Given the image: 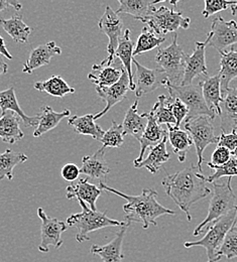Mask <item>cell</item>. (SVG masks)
<instances>
[{"mask_svg":"<svg viewBox=\"0 0 237 262\" xmlns=\"http://www.w3.org/2000/svg\"><path fill=\"white\" fill-rule=\"evenodd\" d=\"M207 181L198 166L191 164L190 166L167 176L162 185L166 194L186 213L188 221H192L190 214L191 207L211 194Z\"/></svg>","mask_w":237,"mask_h":262,"instance_id":"1","label":"cell"},{"mask_svg":"<svg viewBox=\"0 0 237 262\" xmlns=\"http://www.w3.org/2000/svg\"><path fill=\"white\" fill-rule=\"evenodd\" d=\"M100 189L126 200L123 206L125 219L127 223H141L143 229H147L150 225L158 226L157 219L163 215H175L176 212L162 206L158 200V192L153 189H144L138 196H130L120 191L108 187L104 182L99 184Z\"/></svg>","mask_w":237,"mask_h":262,"instance_id":"2","label":"cell"},{"mask_svg":"<svg viewBox=\"0 0 237 262\" xmlns=\"http://www.w3.org/2000/svg\"><path fill=\"white\" fill-rule=\"evenodd\" d=\"M78 202L82 208V212L71 215L67 219V225L71 227H75L78 230L76 234V240L79 243L89 241V234L94 231L107 227H122L127 223L109 218L107 216L106 211L99 212L97 210H91L87 206V204L81 200H78Z\"/></svg>","mask_w":237,"mask_h":262,"instance_id":"3","label":"cell"},{"mask_svg":"<svg viewBox=\"0 0 237 262\" xmlns=\"http://www.w3.org/2000/svg\"><path fill=\"white\" fill-rule=\"evenodd\" d=\"M231 181L232 178H228L227 181L224 183H212L213 194L208 209V215L204 219L203 222L194 230V236L200 235V233L205 227H207L208 224L217 221L221 217L227 215L232 210L236 209L237 198L231 187Z\"/></svg>","mask_w":237,"mask_h":262,"instance_id":"4","label":"cell"},{"mask_svg":"<svg viewBox=\"0 0 237 262\" xmlns=\"http://www.w3.org/2000/svg\"><path fill=\"white\" fill-rule=\"evenodd\" d=\"M237 221V208L229 212L227 215L221 217L217 221L213 222V224L209 227L207 233L202 239L198 241L185 242L184 246L186 248L191 247H203L207 252L208 261H219L217 256L218 250L220 249L227 233L232 229Z\"/></svg>","mask_w":237,"mask_h":262,"instance_id":"5","label":"cell"},{"mask_svg":"<svg viewBox=\"0 0 237 262\" xmlns=\"http://www.w3.org/2000/svg\"><path fill=\"white\" fill-rule=\"evenodd\" d=\"M187 55L178 45V34L175 33L169 47L160 48L156 56V62L167 74L170 85L181 86L185 74Z\"/></svg>","mask_w":237,"mask_h":262,"instance_id":"6","label":"cell"},{"mask_svg":"<svg viewBox=\"0 0 237 262\" xmlns=\"http://www.w3.org/2000/svg\"><path fill=\"white\" fill-rule=\"evenodd\" d=\"M202 83L199 81L196 84L188 86H175L168 83L167 89L169 91V97L181 100L188 108L189 114L187 118L196 116H207L211 120H214L216 114L212 112L206 105L202 93Z\"/></svg>","mask_w":237,"mask_h":262,"instance_id":"7","label":"cell"},{"mask_svg":"<svg viewBox=\"0 0 237 262\" xmlns=\"http://www.w3.org/2000/svg\"><path fill=\"white\" fill-rule=\"evenodd\" d=\"M139 20L147 25V28L157 34L175 33L179 29L188 30L191 24V18L185 17L182 12L166 6L157 8L152 14Z\"/></svg>","mask_w":237,"mask_h":262,"instance_id":"8","label":"cell"},{"mask_svg":"<svg viewBox=\"0 0 237 262\" xmlns=\"http://www.w3.org/2000/svg\"><path fill=\"white\" fill-rule=\"evenodd\" d=\"M185 129L191 135L193 144L196 147V155L198 158L197 166L202 172L204 162L203 152L205 148L210 144H218L219 137L215 135L212 120L207 116H196L186 118Z\"/></svg>","mask_w":237,"mask_h":262,"instance_id":"9","label":"cell"},{"mask_svg":"<svg viewBox=\"0 0 237 262\" xmlns=\"http://www.w3.org/2000/svg\"><path fill=\"white\" fill-rule=\"evenodd\" d=\"M207 46L216 49L219 54L227 52L228 48L237 46V23L235 20L226 21L221 16L213 19L211 32L207 34L205 40Z\"/></svg>","mask_w":237,"mask_h":262,"instance_id":"10","label":"cell"},{"mask_svg":"<svg viewBox=\"0 0 237 262\" xmlns=\"http://www.w3.org/2000/svg\"><path fill=\"white\" fill-rule=\"evenodd\" d=\"M37 215L41 221L40 244L38 245V251L41 253H48L51 246L56 249L61 248L63 245L62 234L68 229V225L57 218L49 217L42 208L37 209Z\"/></svg>","mask_w":237,"mask_h":262,"instance_id":"11","label":"cell"},{"mask_svg":"<svg viewBox=\"0 0 237 262\" xmlns=\"http://www.w3.org/2000/svg\"><path fill=\"white\" fill-rule=\"evenodd\" d=\"M122 27L123 23L119 14H117L116 11H114L109 5H107L101 18L98 21V28L100 32L106 34L109 38V42L107 46L108 57L103 60L108 65H112L115 60V52L121 38Z\"/></svg>","mask_w":237,"mask_h":262,"instance_id":"12","label":"cell"},{"mask_svg":"<svg viewBox=\"0 0 237 262\" xmlns=\"http://www.w3.org/2000/svg\"><path fill=\"white\" fill-rule=\"evenodd\" d=\"M133 63L136 68V95L137 98L152 93L160 87H167L169 79L163 69H147L140 65L134 58Z\"/></svg>","mask_w":237,"mask_h":262,"instance_id":"13","label":"cell"},{"mask_svg":"<svg viewBox=\"0 0 237 262\" xmlns=\"http://www.w3.org/2000/svg\"><path fill=\"white\" fill-rule=\"evenodd\" d=\"M128 90H130V78L124 68L122 71L121 78L116 84L110 87L96 88L97 94L106 103V105L102 111L95 114L94 116L95 121L101 118L102 116H104L114 105H116L117 103L121 102L123 99L125 98Z\"/></svg>","mask_w":237,"mask_h":262,"instance_id":"14","label":"cell"},{"mask_svg":"<svg viewBox=\"0 0 237 262\" xmlns=\"http://www.w3.org/2000/svg\"><path fill=\"white\" fill-rule=\"evenodd\" d=\"M195 50L191 56H187L185 74L181 86H188L193 84L195 78L203 76L208 77V69L206 65V47L207 43L204 41L195 42Z\"/></svg>","mask_w":237,"mask_h":262,"instance_id":"15","label":"cell"},{"mask_svg":"<svg viewBox=\"0 0 237 262\" xmlns=\"http://www.w3.org/2000/svg\"><path fill=\"white\" fill-rule=\"evenodd\" d=\"M101 195V189L97 185L89 183L87 179H79L69 185L66 189V196L68 200H81L93 211L97 210L96 202Z\"/></svg>","mask_w":237,"mask_h":262,"instance_id":"16","label":"cell"},{"mask_svg":"<svg viewBox=\"0 0 237 262\" xmlns=\"http://www.w3.org/2000/svg\"><path fill=\"white\" fill-rule=\"evenodd\" d=\"M130 225V223H126L122 226L108 244L103 246L96 244L92 245L90 253L100 256L103 262H122L124 258V255L122 254V244Z\"/></svg>","mask_w":237,"mask_h":262,"instance_id":"17","label":"cell"},{"mask_svg":"<svg viewBox=\"0 0 237 262\" xmlns=\"http://www.w3.org/2000/svg\"><path fill=\"white\" fill-rule=\"evenodd\" d=\"M62 54V49L56 45L55 41H50L36 47L32 50L28 61L24 64L23 72L32 74L36 69L49 65L51 60Z\"/></svg>","mask_w":237,"mask_h":262,"instance_id":"18","label":"cell"},{"mask_svg":"<svg viewBox=\"0 0 237 262\" xmlns=\"http://www.w3.org/2000/svg\"><path fill=\"white\" fill-rule=\"evenodd\" d=\"M221 113V129L225 134L237 131V87H232L222 94L220 104Z\"/></svg>","mask_w":237,"mask_h":262,"instance_id":"19","label":"cell"},{"mask_svg":"<svg viewBox=\"0 0 237 262\" xmlns=\"http://www.w3.org/2000/svg\"><path fill=\"white\" fill-rule=\"evenodd\" d=\"M166 136H168V128H165L162 125H159L153 119V117L149 115V113H147L146 128L143 132L142 136L140 137V139L138 140L140 143V152H139L138 158L135 160L134 164L142 162L143 156H144L146 149L155 147L158 144H160Z\"/></svg>","mask_w":237,"mask_h":262,"instance_id":"20","label":"cell"},{"mask_svg":"<svg viewBox=\"0 0 237 262\" xmlns=\"http://www.w3.org/2000/svg\"><path fill=\"white\" fill-rule=\"evenodd\" d=\"M122 71L123 68H115L102 61L99 65L92 67V71L89 73L88 79L96 85V88L110 87L120 80Z\"/></svg>","mask_w":237,"mask_h":262,"instance_id":"21","label":"cell"},{"mask_svg":"<svg viewBox=\"0 0 237 262\" xmlns=\"http://www.w3.org/2000/svg\"><path fill=\"white\" fill-rule=\"evenodd\" d=\"M80 171L93 180L105 179L110 171V168L105 160V149L101 147L94 155L83 157Z\"/></svg>","mask_w":237,"mask_h":262,"instance_id":"22","label":"cell"},{"mask_svg":"<svg viewBox=\"0 0 237 262\" xmlns=\"http://www.w3.org/2000/svg\"><path fill=\"white\" fill-rule=\"evenodd\" d=\"M0 116L5 114L7 111L15 113L21 119V121L27 127H33L38 124V118L36 115L34 117H31L25 114V112L18 104L13 87H10L9 89L0 92Z\"/></svg>","mask_w":237,"mask_h":262,"instance_id":"23","label":"cell"},{"mask_svg":"<svg viewBox=\"0 0 237 262\" xmlns=\"http://www.w3.org/2000/svg\"><path fill=\"white\" fill-rule=\"evenodd\" d=\"M134 51H135V43L131 38V31L126 30L124 34L121 36L118 48L115 52V58H118L124 70L126 71L128 78H130V90L136 91V84L134 81V74L132 69V63L134 60Z\"/></svg>","mask_w":237,"mask_h":262,"instance_id":"24","label":"cell"},{"mask_svg":"<svg viewBox=\"0 0 237 262\" xmlns=\"http://www.w3.org/2000/svg\"><path fill=\"white\" fill-rule=\"evenodd\" d=\"M71 115V111L65 109L62 112H56L52 107L46 105L42 106L39 110V113L36 115L38 118L37 127L34 132V137H39L42 134L54 129L59 125V123L65 117Z\"/></svg>","mask_w":237,"mask_h":262,"instance_id":"25","label":"cell"},{"mask_svg":"<svg viewBox=\"0 0 237 262\" xmlns=\"http://www.w3.org/2000/svg\"><path fill=\"white\" fill-rule=\"evenodd\" d=\"M138 100H136L127 110L122 127L124 135H133L137 140L140 139L147 125V113H138Z\"/></svg>","mask_w":237,"mask_h":262,"instance_id":"26","label":"cell"},{"mask_svg":"<svg viewBox=\"0 0 237 262\" xmlns=\"http://www.w3.org/2000/svg\"><path fill=\"white\" fill-rule=\"evenodd\" d=\"M220 84L221 93L224 94L229 89V84L233 79L237 78V50L230 49L227 52L220 54Z\"/></svg>","mask_w":237,"mask_h":262,"instance_id":"27","label":"cell"},{"mask_svg":"<svg viewBox=\"0 0 237 262\" xmlns=\"http://www.w3.org/2000/svg\"><path fill=\"white\" fill-rule=\"evenodd\" d=\"M25 133L20 128L19 117L15 113L7 111L0 116V138L4 142L13 144L23 139Z\"/></svg>","mask_w":237,"mask_h":262,"instance_id":"28","label":"cell"},{"mask_svg":"<svg viewBox=\"0 0 237 262\" xmlns=\"http://www.w3.org/2000/svg\"><path fill=\"white\" fill-rule=\"evenodd\" d=\"M167 140L168 136H166L160 144H158L155 147H152L147 158L142 160V162L138 164H135V167H145L149 172L158 173L162 166L166 164L170 158V155L167 149Z\"/></svg>","mask_w":237,"mask_h":262,"instance_id":"29","label":"cell"},{"mask_svg":"<svg viewBox=\"0 0 237 262\" xmlns=\"http://www.w3.org/2000/svg\"><path fill=\"white\" fill-rule=\"evenodd\" d=\"M202 93L207 107L216 115H220L222 102L221 84L219 75L213 77H207L202 83Z\"/></svg>","mask_w":237,"mask_h":262,"instance_id":"30","label":"cell"},{"mask_svg":"<svg viewBox=\"0 0 237 262\" xmlns=\"http://www.w3.org/2000/svg\"><path fill=\"white\" fill-rule=\"evenodd\" d=\"M94 116H95V113L86 114L84 116L73 115L69 119L68 124L70 126H72L77 133L91 136L92 138L100 141L105 131L103 130L101 127L95 122Z\"/></svg>","mask_w":237,"mask_h":262,"instance_id":"31","label":"cell"},{"mask_svg":"<svg viewBox=\"0 0 237 262\" xmlns=\"http://www.w3.org/2000/svg\"><path fill=\"white\" fill-rule=\"evenodd\" d=\"M119 8L116 13H127L133 15L136 19L139 20L145 16L152 14L157 8L156 4L163 1H154V0H118Z\"/></svg>","mask_w":237,"mask_h":262,"instance_id":"32","label":"cell"},{"mask_svg":"<svg viewBox=\"0 0 237 262\" xmlns=\"http://www.w3.org/2000/svg\"><path fill=\"white\" fill-rule=\"evenodd\" d=\"M168 139L171 145L174 154L178 157L179 162L184 163L187 158V154L193 145L191 135L186 130L175 128L173 126H167Z\"/></svg>","mask_w":237,"mask_h":262,"instance_id":"33","label":"cell"},{"mask_svg":"<svg viewBox=\"0 0 237 262\" xmlns=\"http://www.w3.org/2000/svg\"><path fill=\"white\" fill-rule=\"evenodd\" d=\"M0 26L14 41L20 43L29 41L32 29L24 23L21 15H13L9 19L0 18Z\"/></svg>","mask_w":237,"mask_h":262,"instance_id":"34","label":"cell"},{"mask_svg":"<svg viewBox=\"0 0 237 262\" xmlns=\"http://www.w3.org/2000/svg\"><path fill=\"white\" fill-rule=\"evenodd\" d=\"M34 89L40 92H46L54 97L63 98L67 94H74L75 89L70 87L67 82L60 76H53L46 81L34 83Z\"/></svg>","mask_w":237,"mask_h":262,"instance_id":"35","label":"cell"},{"mask_svg":"<svg viewBox=\"0 0 237 262\" xmlns=\"http://www.w3.org/2000/svg\"><path fill=\"white\" fill-rule=\"evenodd\" d=\"M170 104V97H167L166 95H160L156 104L152 108L149 115L159 125L166 124L167 126H176V119L171 113Z\"/></svg>","mask_w":237,"mask_h":262,"instance_id":"36","label":"cell"},{"mask_svg":"<svg viewBox=\"0 0 237 262\" xmlns=\"http://www.w3.org/2000/svg\"><path fill=\"white\" fill-rule=\"evenodd\" d=\"M29 158L25 154L15 152L11 149H6L0 154V180H13V169L17 164L27 162Z\"/></svg>","mask_w":237,"mask_h":262,"instance_id":"37","label":"cell"},{"mask_svg":"<svg viewBox=\"0 0 237 262\" xmlns=\"http://www.w3.org/2000/svg\"><path fill=\"white\" fill-rule=\"evenodd\" d=\"M165 40L166 38L164 36H157L156 33L149 28L144 27L137 38L136 48L134 51V58L140 54L159 48L163 42H165Z\"/></svg>","mask_w":237,"mask_h":262,"instance_id":"38","label":"cell"},{"mask_svg":"<svg viewBox=\"0 0 237 262\" xmlns=\"http://www.w3.org/2000/svg\"><path fill=\"white\" fill-rule=\"evenodd\" d=\"M124 133L122 124H118L115 120L112 121L111 127L105 131L103 137L100 140L103 146L102 148L106 149L107 147H120L124 142Z\"/></svg>","mask_w":237,"mask_h":262,"instance_id":"39","label":"cell"},{"mask_svg":"<svg viewBox=\"0 0 237 262\" xmlns=\"http://www.w3.org/2000/svg\"><path fill=\"white\" fill-rule=\"evenodd\" d=\"M207 165L212 169V174L206 178L207 183H214L221 178H233L237 177V160L231 156L229 162L221 166H215L210 163H207Z\"/></svg>","mask_w":237,"mask_h":262,"instance_id":"40","label":"cell"},{"mask_svg":"<svg viewBox=\"0 0 237 262\" xmlns=\"http://www.w3.org/2000/svg\"><path fill=\"white\" fill-rule=\"evenodd\" d=\"M217 256L219 260L222 256H225L227 259H232L237 257V233L233 231H229L218 250Z\"/></svg>","mask_w":237,"mask_h":262,"instance_id":"41","label":"cell"},{"mask_svg":"<svg viewBox=\"0 0 237 262\" xmlns=\"http://www.w3.org/2000/svg\"><path fill=\"white\" fill-rule=\"evenodd\" d=\"M237 4V1H225V0H206L205 8L202 11L205 18L210 17L211 15L218 13L220 11L226 10L228 6H232Z\"/></svg>","mask_w":237,"mask_h":262,"instance_id":"42","label":"cell"},{"mask_svg":"<svg viewBox=\"0 0 237 262\" xmlns=\"http://www.w3.org/2000/svg\"><path fill=\"white\" fill-rule=\"evenodd\" d=\"M171 98V97H170ZM171 113L176 119V126L175 128H180L181 123L186 120L189 114V110L187 106L178 98H171V104H170Z\"/></svg>","mask_w":237,"mask_h":262,"instance_id":"43","label":"cell"},{"mask_svg":"<svg viewBox=\"0 0 237 262\" xmlns=\"http://www.w3.org/2000/svg\"><path fill=\"white\" fill-rule=\"evenodd\" d=\"M231 159V151L228 150L225 147L222 146H217L214 152L212 154L211 157V162L210 164L215 165V166H221L227 164L229 160Z\"/></svg>","mask_w":237,"mask_h":262,"instance_id":"44","label":"cell"},{"mask_svg":"<svg viewBox=\"0 0 237 262\" xmlns=\"http://www.w3.org/2000/svg\"><path fill=\"white\" fill-rule=\"evenodd\" d=\"M218 140V144L217 146H222L227 148L228 150H230L231 152L237 147V131L233 130L231 133L225 134V133H221Z\"/></svg>","mask_w":237,"mask_h":262,"instance_id":"45","label":"cell"},{"mask_svg":"<svg viewBox=\"0 0 237 262\" xmlns=\"http://www.w3.org/2000/svg\"><path fill=\"white\" fill-rule=\"evenodd\" d=\"M61 173H62V177L64 180L73 183L74 181L78 180L81 171H80V168L76 164H67L62 167Z\"/></svg>","mask_w":237,"mask_h":262,"instance_id":"46","label":"cell"},{"mask_svg":"<svg viewBox=\"0 0 237 262\" xmlns=\"http://www.w3.org/2000/svg\"><path fill=\"white\" fill-rule=\"evenodd\" d=\"M9 7H12L14 8L15 10L19 11L23 7L21 3L17 2V1H11V0H0V12L3 11V10H6L8 9Z\"/></svg>","mask_w":237,"mask_h":262,"instance_id":"47","label":"cell"},{"mask_svg":"<svg viewBox=\"0 0 237 262\" xmlns=\"http://www.w3.org/2000/svg\"><path fill=\"white\" fill-rule=\"evenodd\" d=\"M0 55L5 57V58H7L8 60H12L13 59L12 56L10 55V53L8 52V50L6 48V45L4 42V39H3V37L1 35H0Z\"/></svg>","mask_w":237,"mask_h":262,"instance_id":"48","label":"cell"},{"mask_svg":"<svg viewBox=\"0 0 237 262\" xmlns=\"http://www.w3.org/2000/svg\"><path fill=\"white\" fill-rule=\"evenodd\" d=\"M7 70H8V65L5 63V61L3 60L2 56L0 55V76L6 74Z\"/></svg>","mask_w":237,"mask_h":262,"instance_id":"49","label":"cell"},{"mask_svg":"<svg viewBox=\"0 0 237 262\" xmlns=\"http://www.w3.org/2000/svg\"><path fill=\"white\" fill-rule=\"evenodd\" d=\"M230 9H231V13H232V15H233V16H235L237 18V4L230 6Z\"/></svg>","mask_w":237,"mask_h":262,"instance_id":"50","label":"cell"},{"mask_svg":"<svg viewBox=\"0 0 237 262\" xmlns=\"http://www.w3.org/2000/svg\"><path fill=\"white\" fill-rule=\"evenodd\" d=\"M231 156L234 158V159H236L237 160V147L231 152Z\"/></svg>","mask_w":237,"mask_h":262,"instance_id":"51","label":"cell"},{"mask_svg":"<svg viewBox=\"0 0 237 262\" xmlns=\"http://www.w3.org/2000/svg\"><path fill=\"white\" fill-rule=\"evenodd\" d=\"M231 231H233V232H236V233H237V221H236V223H235V224H234V226H233V227H232V229H231Z\"/></svg>","mask_w":237,"mask_h":262,"instance_id":"52","label":"cell"}]
</instances>
